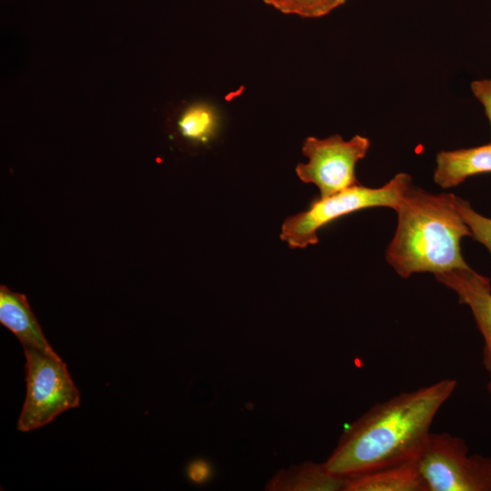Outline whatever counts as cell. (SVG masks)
Segmentation results:
<instances>
[{"instance_id":"7","label":"cell","mask_w":491,"mask_h":491,"mask_svg":"<svg viewBox=\"0 0 491 491\" xmlns=\"http://www.w3.org/2000/svg\"><path fill=\"white\" fill-rule=\"evenodd\" d=\"M436 279L451 289L459 303L467 306L484 338L483 363L491 373V283L489 278L470 266L435 275Z\"/></svg>"},{"instance_id":"14","label":"cell","mask_w":491,"mask_h":491,"mask_svg":"<svg viewBox=\"0 0 491 491\" xmlns=\"http://www.w3.org/2000/svg\"><path fill=\"white\" fill-rule=\"evenodd\" d=\"M455 203L457 211L468 225L472 237L484 245L491 253V218L477 213L468 201L456 195Z\"/></svg>"},{"instance_id":"10","label":"cell","mask_w":491,"mask_h":491,"mask_svg":"<svg viewBox=\"0 0 491 491\" xmlns=\"http://www.w3.org/2000/svg\"><path fill=\"white\" fill-rule=\"evenodd\" d=\"M0 323L9 329L23 346L52 350L25 295L5 285L0 286Z\"/></svg>"},{"instance_id":"17","label":"cell","mask_w":491,"mask_h":491,"mask_svg":"<svg viewBox=\"0 0 491 491\" xmlns=\"http://www.w3.org/2000/svg\"><path fill=\"white\" fill-rule=\"evenodd\" d=\"M489 375H490V379H489V382H488V385H487V390H488V393H489L490 397H491V373Z\"/></svg>"},{"instance_id":"12","label":"cell","mask_w":491,"mask_h":491,"mask_svg":"<svg viewBox=\"0 0 491 491\" xmlns=\"http://www.w3.org/2000/svg\"><path fill=\"white\" fill-rule=\"evenodd\" d=\"M180 135L188 142L205 145L215 136L218 115L214 106L197 103L186 107L177 121Z\"/></svg>"},{"instance_id":"9","label":"cell","mask_w":491,"mask_h":491,"mask_svg":"<svg viewBox=\"0 0 491 491\" xmlns=\"http://www.w3.org/2000/svg\"><path fill=\"white\" fill-rule=\"evenodd\" d=\"M345 491H428L417 459L346 477Z\"/></svg>"},{"instance_id":"15","label":"cell","mask_w":491,"mask_h":491,"mask_svg":"<svg viewBox=\"0 0 491 491\" xmlns=\"http://www.w3.org/2000/svg\"><path fill=\"white\" fill-rule=\"evenodd\" d=\"M475 97L482 104L491 125V79L476 80L471 83Z\"/></svg>"},{"instance_id":"6","label":"cell","mask_w":491,"mask_h":491,"mask_svg":"<svg viewBox=\"0 0 491 491\" xmlns=\"http://www.w3.org/2000/svg\"><path fill=\"white\" fill-rule=\"evenodd\" d=\"M369 147V139L359 135L347 141L339 135L324 139L308 136L302 146L308 162L296 165V175L302 182L316 185L321 197L334 195L358 184L356 165Z\"/></svg>"},{"instance_id":"5","label":"cell","mask_w":491,"mask_h":491,"mask_svg":"<svg viewBox=\"0 0 491 491\" xmlns=\"http://www.w3.org/2000/svg\"><path fill=\"white\" fill-rule=\"evenodd\" d=\"M417 464L428 491H491V457L470 455L459 436L430 433Z\"/></svg>"},{"instance_id":"4","label":"cell","mask_w":491,"mask_h":491,"mask_svg":"<svg viewBox=\"0 0 491 491\" xmlns=\"http://www.w3.org/2000/svg\"><path fill=\"white\" fill-rule=\"evenodd\" d=\"M26 395L17 428L28 432L50 423L61 413L80 403L75 386L61 357L52 349L25 346Z\"/></svg>"},{"instance_id":"11","label":"cell","mask_w":491,"mask_h":491,"mask_svg":"<svg viewBox=\"0 0 491 491\" xmlns=\"http://www.w3.org/2000/svg\"><path fill=\"white\" fill-rule=\"evenodd\" d=\"M346 477L332 474L325 464L306 463L282 471L268 489L288 491H345Z\"/></svg>"},{"instance_id":"16","label":"cell","mask_w":491,"mask_h":491,"mask_svg":"<svg viewBox=\"0 0 491 491\" xmlns=\"http://www.w3.org/2000/svg\"><path fill=\"white\" fill-rule=\"evenodd\" d=\"M210 474V467L207 463L202 460L193 462L188 467V475L192 481L202 483L205 481Z\"/></svg>"},{"instance_id":"2","label":"cell","mask_w":491,"mask_h":491,"mask_svg":"<svg viewBox=\"0 0 491 491\" xmlns=\"http://www.w3.org/2000/svg\"><path fill=\"white\" fill-rule=\"evenodd\" d=\"M455 199L454 194L435 195L413 185L407 188L396 209L397 226L386 251L387 263L400 276L469 266L460 242L472 234Z\"/></svg>"},{"instance_id":"3","label":"cell","mask_w":491,"mask_h":491,"mask_svg":"<svg viewBox=\"0 0 491 491\" xmlns=\"http://www.w3.org/2000/svg\"><path fill=\"white\" fill-rule=\"evenodd\" d=\"M412 185L411 176L398 173L381 187L356 184L334 195L312 201L308 208L287 217L280 238L290 248H305L318 243L317 232L324 226L356 211L386 206L394 210Z\"/></svg>"},{"instance_id":"8","label":"cell","mask_w":491,"mask_h":491,"mask_svg":"<svg viewBox=\"0 0 491 491\" xmlns=\"http://www.w3.org/2000/svg\"><path fill=\"white\" fill-rule=\"evenodd\" d=\"M436 161L434 181L443 188L454 187L469 176L491 173V143L470 148L440 151Z\"/></svg>"},{"instance_id":"1","label":"cell","mask_w":491,"mask_h":491,"mask_svg":"<svg viewBox=\"0 0 491 491\" xmlns=\"http://www.w3.org/2000/svg\"><path fill=\"white\" fill-rule=\"evenodd\" d=\"M456 386V379L445 378L376 403L346 429L326 468L350 477L416 460L434 418Z\"/></svg>"},{"instance_id":"13","label":"cell","mask_w":491,"mask_h":491,"mask_svg":"<svg viewBox=\"0 0 491 491\" xmlns=\"http://www.w3.org/2000/svg\"><path fill=\"white\" fill-rule=\"evenodd\" d=\"M277 11L304 18H317L328 15L346 0H260Z\"/></svg>"}]
</instances>
